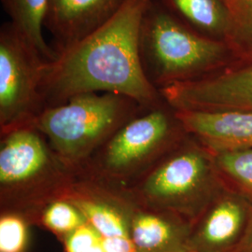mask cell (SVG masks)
Wrapping results in <instances>:
<instances>
[{
  "instance_id": "16",
  "label": "cell",
  "mask_w": 252,
  "mask_h": 252,
  "mask_svg": "<svg viewBox=\"0 0 252 252\" xmlns=\"http://www.w3.org/2000/svg\"><path fill=\"white\" fill-rule=\"evenodd\" d=\"M216 155L219 167L252 198V149Z\"/></svg>"
},
{
  "instance_id": "15",
  "label": "cell",
  "mask_w": 252,
  "mask_h": 252,
  "mask_svg": "<svg viewBox=\"0 0 252 252\" xmlns=\"http://www.w3.org/2000/svg\"><path fill=\"white\" fill-rule=\"evenodd\" d=\"M86 223V219L78 207L67 199H59L46 207L38 225L45 227L63 239Z\"/></svg>"
},
{
  "instance_id": "3",
  "label": "cell",
  "mask_w": 252,
  "mask_h": 252,
  "mask_svg": "<svg viewBox=\"0 0 252 252\" xmlns=\"http://www.w3.org/2000/svg\"><path fill=\"white\" fill-rule=\"evenodd\" d=\"M146 109L122 94L87 93L44 108L33 126L59 159L78 175L100 147Z\"/></svg>"
},
{
  "instance_id": "5",
  "label": "cell",
  "mask_w": 252,
  "mask_h": 252,
  "mask_svg": "<svg viewBox=\"0 0 252 252\" xmlns=\"http://www.w3.org/2000/svg\"><path fill=\"white\" fill-rule=\"evenodd\" d=\"M172 133L167 111L161 106L146 109L100 147L77 176L130 186L162 159Z\"/></svg>"
},
{
  "instance_id": "13",
  "label": "cell",
  "mask_w": 252,
  "mask_h": 252,
  "mask_svg": "<svg viewBox=\"0 0 252 252\" xmlns=\"http://www.w3.org/2000/svg\"><path fill=\"white\" fill-rule=\"evenodd\" d=\"M2 3L13 27L44 59L54 60L56 52L43 36L49 0H2Z\"/></svg>"
},
{
  "instance_id": "8",
  "label": "cell",
  "mask_w": 252,
  "mask_h": 252,
  "mask_svg": "<svg viewBox=\"0 0 252 252\" xmlns=\"http://www.w3.org/2000/svg\"><path fill=\"white\" fill-rule=\"evenodd\" d=\"M176 111H252V63L230 72L159 89Z\"/></svg>"
},
{
  "instance_id": "7",
  "label": "cell",
  "mask_w": 252,
  "mask_h": 252,
  "mask_svg": "<svg viewBox=\"0 0 252 252\" xmlns=\"http://www.w3.org/2000/svg\"><path fill=\"white\" fill-rule=\"evenodd\" d=\"M10 23L0 29L1 135L32 126L46 108L42 81L46 63Z\"/></svg>"
},
{
  "instance_id": "11",
  "label": "cell",
  "mask_w": 252,
  "mask_h": 252,
  "mask_svg": "<svg viewBox=\"0 0 252 252\" xmlns=\"http://www.w3.org/2000/svg\"><path fill=\"white\" fill-rule=\"evenodd\" d=\"M125 0H49L44 27L59 51L79 41L110 18Z\"/></svg>"
},
{
  "instance_id": "20",
  "label": "cell",
  "mask_w": 252,
  "mask_h": 252,
  "mask_svg": "<svg viewBox=\"0 0 252 252\" xmlns=\"http://www.w3.org/2000/svg\"><path fill=\"white\" fill-rule=\"evenodd\" d=\"M245 252H252V232L248 237L245 246Z\"/></svg>"
},
{
  "instance_id": "9",
  "label": "cell",
  "mask_w": 252,
  "mask_h": 252,
  "mask_svg": "<svg viewBox=\"0 0 252 252\" xmlns=\"http://www.w3.org/2000/svg\"><path fill=\"white\" fill-rule=\"evenodd\" d=\"M133 252H189L191 227L171 214L141 204L126 187Z\"/></svg>"
},
{
  "instance_id": "10",
  "label": "cell",
  "mask_w": 252,
  "mask_h": 252,
  "mask_svg": "<svg viewBox=\"0 0 252 252\" xmlns=\"http://www.w3.org/2000/svg\"><path fill=\"white\" fill-rule=\"evenodd\" d=\"M183 129L214 153L252 149V111H176Z\"/></svg>"
},
{
  "instance_id": "14",
  "label": "cell",
  "mask_w": 252,
  "mask_h": 252,
  "mask_svg": "<svg viewBox=\"0 0 252 252\" xmlns=\"http://www.w3.org/2000/svg\"><path fill=\"white\" fill-rule=\"evenodd\" d=\"M168 1L177 12L201 31L218 34L228 28V10L220 0Z\"/></svg>"
},
{
  "instance_id": "21",
  "label": "cell",
  "mask_w": 252,
  "mask_h": 252,
  "mask_svg": "<svg viewBox=\"0 0 252 252\" xmlns=\"http://www.w3.org/2000/svg\"><path fill=\"white\" fill-rule=\"evenodd\" d=\"M191 252V251H190V252Z\"/></svg>"
},
{
  "instance_id": "12",
  "label": "cell",
  "mask_w": 252,
  "mask_h": 252,
  "mask_svg": "<svg viewBox=\"0 0 252 252\" xmlns=\"http://www.w3.org/2000/svg\"><path fill=\"white\" fill-rule=\"evenodd\" d=\"M246 210L234 199H223L211 207L199 225L191 229L189 247L194 252H227L239 240Z\"/></svg>"
},
{
  "instance_id": "1",
  "label": "cell",
  "mask_w": 252,
  "mask_h": 252,
  "mask_svg": "<svg viewBox=\"0 0 252 252\" xmlns=\"http://www.w3.org/2000/svg\"><path fill=\"white\" fill-rule=\"evenodd\" d=\"M149 0H125L108 21L79 41L56 51L46 63L42 94L47 107L87 93H113L145 108L161 106L162 95L145 74L139 34Z\"/></svg>"
},
{
  "instance_id": "17",
  "label": "cell",
  "mask_w": 252,
  "mask_h": 252,
  "mask_svg": "<svg viewBox=\"0 0 252 252\" xmlns=\"http://www.w3.org/2000/svg\"><path fill=\"white\" fill-rule=\"evenodd\" d=\"M24 217L12 213L0 216V252H27L28 227Z\"/></svg>"
},
{
  "instance_id": "18",
  "label": "cell",
  "mask_w": 252,
  "mask_h": 252,
  "mask_svg": "<svg viewBox=\"0 0 252 252\" xmlns=\"http://www.w3.org/2000/svg\"><path fill=\"white\" fill-rule=\"evenodd\" d=\"M63 241L66 252H107L102 236L89 223L65 236Z\"/></svg>"
},
{
  "instance_id": "2",
  "label": "cell",
  "mask_w": 252,
  "mask_h": 252,
  "mask_svg": "<svg viewBox=\"0 0 252 252\" xmlns=\"http://www.w3.org/2000/svg\"><path fill=\"white\" fill-rule=\"evenodd\" d=\"M35 126L1 135L0 210L38 225L51 203L64 199L77 180Z\"/></svg>"
},
{
  "instance_id": "4",
  "label": "cell",
  "mask_w": 252,
  "mask_h": 252,
  "mask_svg": "<svg viewBox=\"0 0 252 252\" xmlns=\"http://www.w3.org/2000/svg\"><path fill=\"white\" fill-rule=\"evenodd\" d=\"M139 51L145 74L162 88L197 75L220 63L226 46L185 27L168 11L149 0L139 34Z\"/></svg>"
},
{
  "instance_id": "6",
  "label": "cell",
  "mask_w": 252,
  "mask_h": 252,
  "mask_svg": "<svg viewBox=\"0 0 252 252\" xmlns=\"http://www.w3.org/2000/svg\"><path fill=\"white\" fill-rule=\"evenodd\" d=\"M211 178L207 154L191 147L162 157L126 188L145 206L188 222L200 216L206 207Z\"/></svg>"
},
{
  "instance_id": "19",
  "label": "cell",
  "mask_w": 252,
  "mask_h": 252,
  "mask_svg": "<svg viewBox=\"0 0 252 252\" xmlns=\"http://www.w3.org/2000/svg\"><path fill=\"white\" fill-rule=\"evenodd\" d=\"M239 36L252 41V0H230Z\"/></svg>"
}]
</instances>
